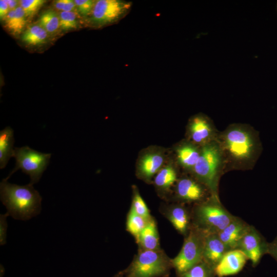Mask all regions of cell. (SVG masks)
Instances as JSON below:
<instances>
[{
	"instance_id": "2e32d148",
	"label": "cell",
	"mask_w": 277,
	"mask_h": 277,
	"mask_svg": "<svg viewBox=\"0 0 277 277\" xmlns=\"http://www.w3.org/2000/svg\"><path fill=\"white\" fill-rule=\"evenodd\" d=\"M201 147L189 141L180 144L175 151L179 165L192 172L200 157Z\"/></svg>"
},
{
	"instance_id": "7402d4cb",
	"label": "cell",
	"mask_w": 277,
	"mask_h": 277,
	"mask_svg": "<svg viewBox=\"0 0 277 277\" xmlns=\"http://www.w3.org/2000/svg\"><path fill=\"white\" fill-rule=\"evenodd\" d=\"M47 32L41 26L34 25L29 27L22 35V41L27 44L37 45L45 42Z\"/></svg>"
},
{
	"instance_id": "e575fe53",
	"label": "cell",
	"mask_w": 277,
	"mask_h": 277,
	"mask_svg": "<svg viewBox=\"0 0 277 277\" xmlns=\"http://www.w3.org/2000/svg\"><path fill=\"white\" fill-rule=\"evenodd\" d=\"M115 277H122L121 275H118L117 276H115Z\"/></svg>"
},
{
	"instance_id": "cb8c5ba5",
	"label": "cell",
	"mask_w": 277,
	"mask_h": 277,
	"mask_svg": "<svg viewBox=\"0 0 277 277\" xmlns=\"http://www.w3.org/2000/svg\"><path fill=\"white\" fill-rule=\"evenodd\" d=\"M39 24L47 32L53 33L60 27L59 16L53 10L46 11L40 16Z\"/></svg>"
},
{
	"instance_id": "8fae6325",
	"label": "cell",
	"mask_w": 277,
	"mask_h": 277,
	"mask_svg": "<svg viewBox=\"0 0 277 277\" xmlns=\"http://www.w3.org/2000/svg\"><path fill=\"white\" fill-rule=\"evenodd\" d=\"M207 191L209 192L207 188L196 179L184 177L176 183V195L184 202H203Z\"/></svg>"
},
{
	"instance_id": "4dcf8cb0",
	"label": "cell",
	"mask_w": 277,
	"mask_h": 277,
	"mask_svg": "<svg viewBox=\"0 0 277 277\" xmlns=\"http://www.w3.org/2000/svg\"><path fill=\"white\" fill-rule=\"evenodd\" d=\"M54 6L57 10L65 12L73 11L76 7L74 1L72 0L56 1Z\"/></svg>"
},
{
	"instance_id": "484cf974",
	"label": "cell",
	"mask_w": 277,
	"mask_h": 277,
	"mask_svg": "<svg viewBox=\"0 0 277 277\" xmlns=\"http://www.w3.org/2000/svg\"><path fill=\"white\" fill-rule=\"evenodd\" d=\"M131 208L148 221L151 219L149 209L137 190L134 188Z\"/></svg>"
},
{
	"instance_id": "7a4b0ae2",
	"label": "cell",
	"mask_w": 277,
	"mask_h": 277,
	"mask_svg": "<svg viewBox=\"0 0 277 277\" xmlns=\"http://www.w3.org/2000/svg\"><path fill=\"white\" fill-rule=\"evenodd\" d=\"M1 200L15 219L26 221L39 213L42 197L30 183L21 186L5 179L0 184Z\"/></svg>"
},
{
	"instance_id": "603a6c76",
	"label": "cell",
	"mask_w": 277,
	"mask_h": 277,
	"mask_svg": "<svg viewBox=\"0 0 277 277\" xmlns=\"http://www.w3.org/2000/svg\"><path fill=\"white\" fill-rule=\"evenodd\" d=\"M148 222L130 208L127 216V229L137 239Z\"/></svg>"
},
{
	"instance_id": "5bb4252c",
	"label": "cell",
	"mask_w": 277,
	"mask_h": 277,
	"mask_svg": "<svg viewBox=\"0 0 277 277\" xmlns=\"http://www.w3.org/2000/svg\"><path fill=\"white\" fill-rule=\"evenodd\" d=\"M164 161V155L161 152L151 151L146 153L138 162V175L145 180H150L161 170Z\"/></svg>"
},
{
	"instance_id": "7c38bea8",
	"label": "cell",
	"mask_w": 277,
	"mask_h": 277,
	"mask_svg": "<svg viewBox=\"0 0 277 277\" xmlns=\"http://www.w3.org/2000/svg\"><path fill=\"white\" fill-rule=\"evenodd\" d=\"M248 260L245 254L238 249L228 250L214 267L218 277L234 275L244 267Z\"/></svg>"
},
{
	"instance_id": "4fadbf2b",
	"label": "cell",
	"mask_w": 277,
	"mask_h": 277,
	"mask_svg": "<svg viewBox=\"0 0 277 277\" xmlns=\"http://www.w3.org/2000/svg\"><path fill=\"white\" fill-rule=\"evenodd\" d=\"M250 225L239 217L232 221L217 234L228 250L238 249L240 242Z\"/></svg>"
},
{
	"instance_id": "836d02e7",
	"label": "cell",
	"mask_w": 277,
	"mask_h": 277,
	"mask_svg": "<svg viewBox=\"0 0 277 277\" xmlns=\"http://www.w3.org/2000/svg\"><path fill=\"white\" fill-rule=\"evenodd\" d=\"M6 1L8 4L10 11L15 10L18 7L17 1L6 0Z\"/></svg>"
},
{
	"instance_id": "30bf717a",
	"label": "cell",
	"mask_w": 277,
	"mask_h": 277,
	"mask_svg": "<svg viewBox=\"0 0 277 277\" xmlns=\"http://www.w3.org/2000/svg\"><path fill=\"white\" fill-rule=\"evenodd\" d=\"M268 243L253 226L250 225L240 242L238 249L251 261L253 266H255L263 255L267 254Z\"/></svg>"
},
{
	"instance_id": "f1b7e54d",
	"label": "cell",
	"mask_w": 277,
	"mask_h": 277,
	"mask_svg": "<svg viewBox=\"0 0 277 277\" xmlns=\"http://www.w3.org/2000/svg\"><path fill=\"white\" fill-rule=\"evenodd\" d=\"M78 11L84 16L91 15L95 2L92 0L74 1Z\"/></svg>"
},
{
	"instance_id": "e0dca14e",
	"label": "cell",
	"mask_w": 277,
	"mask_h": 277,
	"mask_svg": "<svg viewBox=\"0 0 277 277\" xmlns=\"http://www.w3.org/2000/svg\"><path fill=\"white\" fill-rule=\"evenodd\" d=\"M167 217L180 233L186 234L190 226V217L187 209L181 205L174 206L169 210Z\"/></svg>"
},
{
	"instance_id": "ac0fdd59",
	"label": "cell",
	"mask_w": 277,
	"mask_h": 277,
	"mask_svg": "<svg viewBox=\"0 0 277 277\" xmlns=\"http://www.w3.org/2000/svg\"><path fill=\"white\" fill-rule=\"evenodd\" d=\"M143 250H158L159 238L155 222L150 220L136 239Z\"/></svg>"
},
{
	"instance_id": "277c9868",
	"label": "cell",
	"mask_w": 277,
	"mask_h": 277,
	"mask_svg": "<svg viewBox=\"0 0 277 277\" xmlns=\"http://www.w3.org/2000/svg\"><path fill=\"white\" fill-rule=\"evenodd\" d=\"M194 227L205 233L218 234L234 218L221 204L219 197L210 195L194 209Z\"/></svg>"
},
{
	"instance_id": "83f0119b",
	"label": "cell",
	"mask_w": 277,
	"mask_h": 277,
	"mask_svg": "<svg viewBox=\"0 0 277 277\" xmlns=\"http://www.w3.org/2000/svg\"><path fill=\"white\" fill-rule=\"evenodd\" d=\"M44 0H22L19 4L24 10L26 17L34 15L46 2Z\"/></svg>"
},
{
	"instance_id": "3957f363",
	"label": "cell",
	"mask_w": 277,
	"mask_h": 277,
	"mask_svg": "<svg viewBox=\"0 0 277 277\" xmlns=\"http://www.w3.org/2000/svg\"><path fill=\"white\" fill-rule=\"evenodd\" d=\"M225 171V160L217 140L202 146L200 157L192 173L195 179L207 188L210 195L219 197V181Z\"/></svg>"
},
{
	"instance_id": "ffe728a7",
	"label": "cell",
	"mask_w": 277,
	"mask_h": 277,
	"mask_svg": "<svg viewBox=\"0 0 277 277\" xmlns=\"http://www.w3.org/2000/svg\"><path fill=\"white\" fill-rule=\"evenodd\" d=\"M6 28L14 35L20 34L26 23V16L24 10L18 6L15 10L9 11L5 19Z\"/></svg>"
},
{
	"instance_id": "d4e9b609",
	"label": "cell",
	"mask_w": 277,
	"mask_h": 277,
	"mask_svg": "<svg viewBox=\"0 0 277 277\" xmlns=\"http://www.w3.org/2000/svg\"><path fill=\"white\" fill-rule=\"evenodd\" d=\"M214 268L203 260L180 277H215Z\"/></svg>"
},
{
	"instance_id": "9a60e30c",
	"label": "cell",
	"mask_w": 277,
	"mask_h": 277,
	"mask_svg": "<svg viewBox=\"0 0 277 277\" xmlns=\"http://www.w3.org/2000/svg\"><path fill=\"white\" fill-rule=\"evenodd\" d=\"M228 249L216 233H206L205 239L203 261L214 268Z\"/></svg>"
},
{
	"instance_id": "d6986e66",
	"label": "cell",
	"mask_w": 277,
	"mask_h": 277,
	"mask_svg": "<svg viewBox=\"0 0 277 277\" xmlns=\"http://www.w3.org/2000/svg\"><path fill=\"white\" fill-rule=\"evenodd\" d=\"M14 138L13 130L9 126L0 131V168L6 167L9 159L13 157Z\"/></svg>"
},
{
	"instance_id": "1f68e13d",
	"label": "cell",
	"mask_w": 277,
	"mask_h": 277,
	"mask_svg": "<svg viewBox=\"0 0 277 277\" xmlns=\"http://www.w3.org/2000/svg\"><path fill=\"white\" fill-rule=\"evenodd\" d=\"M267 254L277 261V236L272 242L268 243Z\"/></svg>"
},
{
	"instance_id": "f546056e",
	"label": "cell",
	"mask_w": 277,
	"mask_h": 277,
	"mask_svg": "<svg viewBox=\"0 0 277 277\" xmlns=\"http://www.w3.org/2000/svg\"><path fill=\"white\" fill-rule=\"evenodd\" d=\"M8 216L9 214L7 212L0 215V244L1 246L6 243L8 226L7 219Z\"/></svg>"
},
{
	"instance_id": "52a82bcc",
	"label": "cell",
	"mask_w": 277,
	"mask_h": 277,
	"mask_svg": "<svg viewBox=\"0 0 277 277\" xmlns=\"http://www.w3.org/2000/svg\"><path fill=\"white\" fill-rule=\"evenodd\" d=\"M51 156V153H42L28 146L15 148L13 157L15 160V166L5 179L8 180L15 172L21 169L29 175L30 184L33 185L39 181L49 163Z\"/></svg>"
},
{
	"instance_id": "9c48e42d",
	"label": "cell",
	"mask_w": 277,
	"mask_h": 277,
	"mask_svg": "<svg viewBox=\"0 0 277 277\" xmlns=\"http://www.w3.org/2000/svg\"><path fill=\"white\" fill-rule=\"evenodd\" d=\"M219 133L213 121L204 114H195L189 121L187 127L189 141L200 147L216 140Z\"/></svg>"
},
{
	"instance_id": "ba28073f",
	"label": "cell",
	"mask_w": 277,
	"mask_h": 277,
	"mask_svg": "<svg viewBox=\"0 0 277 277\" xmlns=\"http://www.w3.org/2000/svg\"><path fill=\"white\" fill-rule=\"evenodd\" d=\"M132 3L121 0H98L91 14V22L95 27L118 22L130 11Z\"/></svg>"
},
{
	"instance_id": "8992f818",
	"label": "cell",
	"mask_w": 277,
	"mask_h": 277,
	"mask_svg": "<svg viewBox=\"0 0 277 277\" xmlns=\"http://www.w3.org/2000/svg\"><path fill=\"white\" fill-rule=\"evenodd\" d=\"M206 234L195 227L189 231L180 252L171 260L172 266L180 276L203 260Z\"/></svg>"
},
{
	"instance_id": "44dd1931",
	"label": "cell",
	"mask_w": 277,
	"mask_h": 277,
	"mask_svg": "<svg viewBox=\"0 0 277 277\" xmlns=\"http://www.w3.org/2000/svg\"><path fill=\"white\" fill-rule=\"evenodd\" d=\"M177 180V172L171 165L162 167L155 175V185L162 189L169 188Z\"/></svg>"
},
{
	"instance_id": "d6a6232c",
	"label": "cell",
	"mask_w": 277,
	"mask_h": 277,
	"mask_svg": "<svg viewBox=\"0 0 277 277\" xmlns=\"http://www.w3.org/2000/svg\"><path fill=\"white\" fill-rule=\"evenodd\" d=\"M9 9L6 0L0 1V17L5 20L9 12Z\"/></svg>"
},
{
	"instance_id": "4316f807",
	"label": "cell",
	"mask_w": 277,
	"mask_h": 277,
	"mask_svg": "<svg viewBox=\"0 0 277 277\" xmlns=\"http://www.w3.org/2000/svg\"><path fill=\"white\" fill-rule=\"evenodd\" d=\"M60 26L64 30L77 27L76 14L73 11H62L60 15Z\"/></svg>"
},
{
	"instance_id": "5b68a950",
	"label": "cell",
	"mask_w": 277,
	"mask_h": 277,
	"mask_svg": "<svg viewBox=\"0 0 277 277\" xmlns=\"http://www.w3.org/2000/svg\"><path fill=\"white\" fill-rule=\"evenodd\" d=\"M171 260L158 250H143L126 271L127 277H159L166 275Z\"/></svg>"
},
{
	"instance_id": "6da1fadb",
	"label": "cell",
	"mask_w": 277,
	"mask_h": 277,
	"mask_svg": "<svg viewBox=\"0 0 277 277\" xmlns=\"http://www.w3.org/2000/svg\"><path fill=\"white\" fill-rule=\"evenodd\" d=\"M216 140L224 155L225 171L251 169L261 151L257 132L246 124L230 125L219 133Z\"/></svg>"
}]
</instances>
